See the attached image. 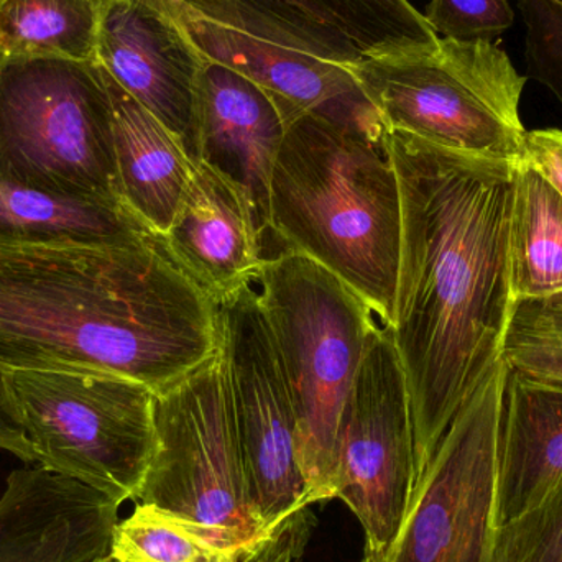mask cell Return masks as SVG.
I'll use <instances>...</instances> for the list:
<instances>
[{
  "label": "cell",
  "mask_w": 562,
  "mask_h": 562,
  "mask_svg": "<svg viewBox=\"0 0 562 562\" xmlns=\"http://www.w3.org/2000/svg\"><path fill=\"white\" fill-rule=\"evenodd\" d=\"M121 504L40 468L16 469L0 495V562H95L111 554Z\"/></svg>",
  "instance_id": "obj_14"
},
{
  "label": "cell",
  "mask_w": 562,
  "mask_h": 562,
  "mask_svg": "<svg viewBox=\"0 0 562 562\" xmlns=\"http://www.w3.org/2000/svg\"><path fill=\"white\" fill-rule=\"evenodd\" d=\"M0 451L9 452L26 464H36L32 442L26 438L15 413L10 408L2 383H0Z\"/></svg>",
  "instance_id": "obj_30"
},
{
  "label": "cell",
  "mask_w": 562,
  "mask_h": 562,
  "mask_svg": "<svg viewBox=\"0 0 562 562\" xmlns=\"http://www.w3.org/2000/svg\"><path fill=\"white\" fill-rule=\"evenodd\" d=\"M220 349L216 303L161 234L115 246H0V373H109L157 393Z\"/></svg>",
  "instance_id": "obj_2"
},
{
  "label": "cell",
  "mask_w": 562,
  "mask_h": 562,
  "mask_svg": "<svg viewBox=\"0 0 562 562\" xmlns=\"http://www.w3.org/2000/svg\"><path fill=\"white\" fill-rule=\"evenodd\" d=\"M254 281L293 403L307 502L327 504L336 498L344 406L380 321L352 288L306 254L270 257Z\"/></svg>",
  "instance_id": "obj_4"
},
{
  "label": "cell",
  "mask_w": 562,
  "mask_h": 562,
  "mask_svg": "<svg viewBox=\"0 0 562 562\" xmlns=\"http://www.w3.org/2000/svg\"><path fill=\"white\" fill-rule=\"evenodd\" d=\"M402 243L398 177L379 112H319L286 125L272 184L267 254H306L392 326Z\"/></svg>",
  "instance_id": "obj_3"
},
{
  "label": "cell",
  "mask_w": 562,
  "mask_h": 562,
  "mask_svg": "<svg viewBox=\"0 0 562 562\" xmlns=\"http://www.w3.org/2000/svg\"><path fill=\"white\" fill-rule=\"evenodd\" d=\"M510 283L514 301L562 291V193L525 158L512 211Z\"/></svg>",
  "instance_id": "obj_21"
},
{
  "label": "cell",
  "mask_w": 562,
  "mask_h": 562,
  "mask_svg": "<svg viewBox=\"0 0 562 562\" xmlns=\"http://www.w3.org/2000/svg\"><path fill=\"white\" fill-rule=\"evenodd\" d=\"M504 359L452 419L419 477L392 543L362 562H492Z\"/></svg>",
  "instance_id": "obj_9"
},
{
  "label": "cell",
  "mask_w": 562,
  "mask_h": 562,
  "mask_svg": "<svg viewBox=\"0 0 562 562\" xmlns=\"http://www.w3.org/2000/svg\"><path fill=\"white\" fill-rule=\"evenodd\" d=\"M3 393L36 464L117 504L137 502L154 452L155 392L98 372L12 370Z\"/></svg>",
  "instance_id": "obj_8"
},
{
  "label": "cell",
  "mask_w": 562,
  "mask_h": 562,
  "mask_svg": "<svg viewBox=\"0 0 562 562\" xmlns=\"http://www.w3.org/2000/svg\"><path fill=\"white\" fill-rule=\"evenodd\" d=\"M95 562H117V561H114V560H112L111 557H108V558H102V560H99V561H95Z\"/></svg>",
  "instance_id": "obj_31"
},
{
  "label": "cell",
  "mask_w": 562,
  "mask_h": 562,
  "mask_svg": "<svg viewBox=\"0 0 562 562\" xmlns=\"http://www.w3.org/2000/svg\"><path fill=\"white\" fill-rule=\"evenodd\" d=\"M284 131L280 111L266 91L224 66H207L200 104V160L244 191L256 214L266 259L270 184Z\"/></svg>",
  "instance_id": "obj_16"
},
{
  "label": "cell",
  "mask_w": 562,
  "mask_h": 562,
  "mask_svg": "<svg viewBox=\"0 0 562 562\" xmlns=\"http://www.w3.org/2000/svg\"><path fill=\"white\" fill-rule=\"evenodd\" d=\"M524 158L535 165L562 193V131L544 128L528 132Z\"/></svg>",
  "instance_id": "obj_29"
},
{
  "label": "cell",
  "mask_w": 562,
  "mask_h": 562,
  "mask_svg": "<svg viewBox=\"0 0 562 562\" xmlns=\"http://www.w3.org/2000/svg\"><path fill=\"white\" fill-rule=\"evenodd\" d=\"M342 65L436 45L439 36L408 0H244Z\"/></svg>",
  "instance_id": "obj_18"
},
{
  "label": "cell",
  "mask_w": 562,
  "mask_h": 562,
  "mask_svg": "<svg viewBox=\"0 0 562 562\" xmlns=\"http://www.w3.org/2000/svg\"><path fill=\"white\" fill-rule=\"evenodd\" d=\"M336 498L366 535L363 557L392 543L415 491V436L392 326L376 323L344 406Z\"/></svg>",
  "instance_id": "obj_10"
},
{
  "label": "cell",
  "mask_w": 562,
  "mask_h": 562,
  "mask_svg": "<svg viewBox=\"0 0 562 562\" xmlns=\"http://www.w3.org/2000/svg\"><path fill=\"white\" fill-rule=\"evenodd\" d=\"M423 15L436 35L458 42H494L515 22L508 0H431Z\"/></svg>",
  "instance_id": "obj_27"
},
{
  "label": "cell",
  "mask_w": 562,
  "mask_h": 562,
  "mask_svg": "<svg viewBox=\"0 0 562 562\" xmlns=\"http://www.w3.org/2000/svg\"><path fill=\"white\" fill-rule=\"evenodd\" d=\"M210 65L259 86L284 125L310 112L347 117L373 108L349 65L263 15L244 0H165Z\"/></svg>",
  "instance_id": "obj_12"
},
{
  "label": "cell",
  "mask_w": 562,
  "mask_h": 562,
  "mask_svg": "<svg viewBox=\"0 0 562 562\" xmlns=\"http://www.w3.org/2000/svg\"><path fill=\"white\" fill-rule=\"evenodd\" d=\"M383 124L465 154L518 161L527 128V76L495 42L439 38L426 48L367 56L350 65Z\"/></svg>",
  "instance_id": "obj_6"
},
{
  "label": "cell",
  "mask_w": 562,
  "mask_h": 562,
  "mask_svg": "<svg viewBox=\"0 0 562 562\" xmlns=\"http://www.w3.org/2000/svg\"><path fill=\"white\" fill-rule=\"evenodd\" d=\"M314 525L311 507L303 508L281 521L269 537L240 551L239 562H300Z\"/></svg>",
  "instance_id": "obj_28"
},
{
  "label": "cell",
  "mask_w": 562,
  "mask_h": 562,
  "mask_svg": "<svg viewBox=\"0 0 562 562\" xmlns=\"http://www.w3.org/2000/svg\"><path fill=\"white\" fill-rule=\"evenodd\" d=\"M386 144L402 200L392 330L412 406L416 487L446 429L502 359L520 160L389 127Z\"/></svg>",
  "instance_id": "obj_1"
},
{
  "label": "cell",
  "mask_w": 562,
  "mask_h": 562,
  "mask_svg": "<svg viewBox=\"0 0 562 562\" xmlns=\"http://www.w3.org/2000/svg\"><path fill=\"white\" fill-rule=\"evenodd\" d=\"M0 183L68 200L124 203L114 112L98 61L0 58Z\"/></svg>",
  "instance_id": "obj_5"
},
{
  "label": "cell",
  "mask_w": 562,
  "mask_h": 562,
  "mask_svg": "<svg viewBox=\"0 0 562 562\" xmlns=\"http://www.w3.org/2000/svg\"><path fill=\"white\" fill-rule=\"evenodd\" d=\"M105 81L114 112L115 161L122 201L164 236L187 193L193 160L180 140L108 72Z\"/></svg>",
  "instance_id": "obj_19"
},
{
  "label": "cell",
  "mask_w": 562,
  "mask_h": 562,
  "mask_svg": "<svg viewBox=\"0 0 562 562\" xmlns=\"http://www.w3.org/2000/svg\"><path fill=\"white\" fill-rule=\"evenodd\" d=\"M95 61L200 160L207 59L165 0H102Z\"/></svg>",
  "instance_id": "obj_13"
},
{
  "label": "cell",
  "mask_w": 562,
  "mask_h": 562,
  "mask_svg": "<svg viewBox=\"0 0 562 562\" xmlns=\"http://www.w3.org/2000/svg\"><path fill=\"white\" fill-rule=\"evenodd\" d=\"M150 234L124 203L68 200L0 183V246H115Z\"/></svg>",
  "instance_id": "obj_20"
},
{
  "label": "cell",
  "mask_w": 562,
  "mask_h": 562,
  "mask_svg": "<svg viewBox=\"0 0 562 562\" xmlns=\"http://www.w3.org/2000/svg\"><path fill=\"white\" fill-rule=\"evenodd\" d=\"M216 311L254 505L272 533L281 521L311 507L297 461L290 390L256 281L216 301Z\"/></svg>",
  "instance_id": "obj_11"
},
{
  "label": "cell",
  "mask_w": 562,
  "mask_h": 562,
  "mask_svg": "<svg viewBox=\"0 0 562 562\" xmlns=\"http://www.w3.org/2000/svg\"><path fill=\"white\" fill-rule=\"evenodd\" d=\"M492 562H562V485L533 510L495 528Z\"/></svg>",
  "instance_id": "obj_25"
},
{
  "label": "cell",
  "mask_w": 562,
  "mask_h": 562,
  "mask_svg": "<svg viewBox=\"0 0 562 562\" xmlns=\"http://www.w3.org/2000/svg\"><path fill=\"white\" fill-rule=\"evenodd\" d=\"M102 0H0V58L95 61Z\"/></svg>",
  "instance_id": "obj_22"
},
{
  "label": "cell",
  "mask_w": 562,
  "mask_h": 562,
  "mask_svg": "<svg viewBox=\"0 0 562 562\" xmlns=\"http://www.w3.org/2000/svg\"><path fill=\"white\" fill-rule=\"evenodd\" d=\"M155 441L137 504L240 551L269 537L244 461L223 352L155 393Z\"/></svg>",
  "instance_id": "obj_7"
},
{
  "label": "cell",
  "mask_w": 562,
  "mask_h": 562,
  "mask_svg": "<svg viewBox=\"0 0 562 562\" xmlns=\"http://www.w3.org/2000/svg\"><path fill=\"white\" fill-rule=\"evenodd\" d=\"M525 23L527 78L547 86L562 104V0H515Z\"/></svg>",
  "instance_id": "obj_26"
},
{
  "label": "cell",
  "mask_w": 562,
  "mask_h": 562,
  "mask_svg": "<svg viewBox=\"0 0 562 562\" xmlns=\"http://www.w3.org/2000/svg\"><path fill=\"white\" fill-rule=\"evenodd\" d=\"M117 562H239V553L211 543L167 512L137 504L112 535Z\"/></svg>",
  "instance_id": "obj_23"
},
{
  "label": "cell",
  "mask_w": 562,
  "mask_h": 562,
  "mask_svg": "<svg viewBox=\"0 0 562 562\" xmlns=\"http://www.w3.org/2000/svg\"><path fill=\"white\" fill-rule=\"evenodd\" d=\"M193 175L165 243L214 303L256 280L266 246L244 191L204 161Z\"/></svg>",
  "instance_id": "obj_15"
},
{
  "label": "cell",
  "mask_w": 562,
  "mask_h": 562,
  "mask_svg": "<svg viewBox=\"0 0 562 562\" xmlns=\"http://www.w3.org/2000/svg\"><path fill=\"white\" fill-rule=\"evenodd\" d=\"M501 357L514 372L562 382V291L514 301Z\"/></svg>",
  "instance_id": "obj_24"
},
{
  "label": "cell",
  "mask_w": 562,
  "mask_h": 562,
  "mask_svg": "<svg viewBox=\"0 0 562 562\" xmlns=\"http://www.w3.org/2000/svg\"><path fill=\"white\" fill-rule=\"evenodd\" d=\"M562 485V382L508 373L498 445L495 528Z\"/></svg>",
  "instance_id": "obj_17"
}]
</instances>
